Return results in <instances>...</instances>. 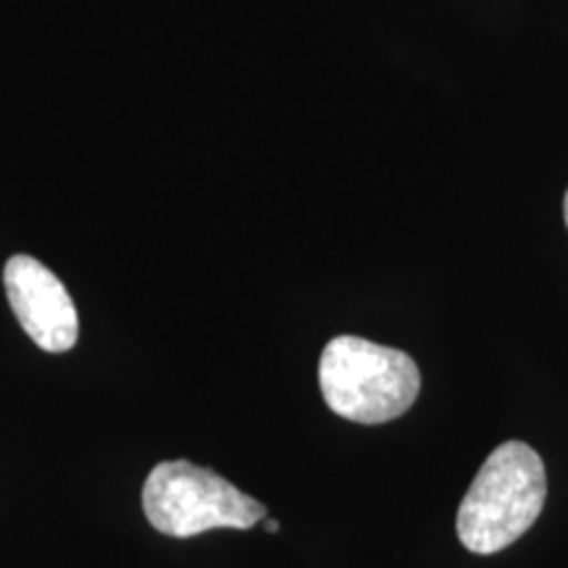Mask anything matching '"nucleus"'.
<instances>
[{"label": "nucleus", "instance_id": "nucleus-5", "mask_svg": "<svg viewBox=\"0 0 568 568\" xmlns=\"http://www.w3.org/2000/svg\"><path fill=\"white\" fill-rule=\"evenodd\" d=\"M266 531H272V535H276V531H280V521H266Z\"/></svg>", "mask_w": 568, "mask_h": 568}, {"label": "nucleus", "instance_id": "nucleus-3", "mask_svg": "<svg viewBox=\"0 0 568 568\" xmlns=\"http://www.w3.org/2000/svg\"><path fill=\"white\" fill-rule=\"evenodd\" d=\"M142 508L155 531L180 539L211 529H253L266 518L264 503L190 460L155 466L142 487Z\"/></svg>", "mask_w": 568, "mask_h": 568}, {"label": "nucleus", "instance_id": "nucleus-1", "mask_svg": "<svg viewBox=\"0 0 568 568\" xmlns=\"http://www.w3.org/2000/svg\"><path fill=\"white\" fill-rule=\"evenodd\" d=\"M548 497L545 464L518 439L497 445L481 464L458 508V539L477 556L506 550L527 535Z\"/></svg>", "mask_w": 568, "mask_h": 568}, {"label": "nucleus", "instance_id": "nucleus-6", "mask_svg": "<svg viewBox=\"0 0 568 568\" xmlns=\"http://www.w3.org/2000/svg\"><path fill=\"white\" fill-rule=\"evenodd\" d=\"M564 222L568 226V190H566V197H564Z\"/></svg>", "mask_w": 568, "mask_h": 568}, {"label": "nucleus", "instance_id": "nucleus-2", "mask_svg": "<svg viewBox=\"0 0 568 568\" xmlns=\"http://www.w3.org/2000/svg\"><path fill=\"white\" fill-rule=\"evenodd\" d=\"M318 387L326 406L355 424H387L414 406L422 372L408 353L339 335L318 361Z\"/></svg>", "mask_w": 568, "mask_h": 568}, {"label": "nucleus", "instance_id": "nucleus-4", "mask_svg": "<svg viewBox=\"0 0 568 568\" xmlns=\"http://www.w3.org/2000/svg\"><path fill=\"white\" fill-rule=\"evenodd\" d=\"M9 303L32 343L48 353H67L80 337L74 301L51 268L32 255H13L3 268Z\"/></svg>", "mask_w": 568, "mask_h": 568}]
</instances>
